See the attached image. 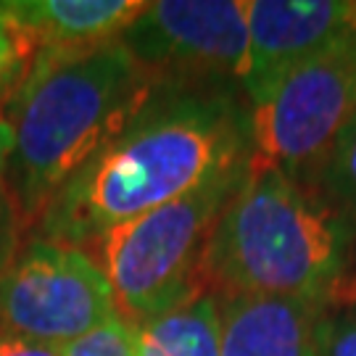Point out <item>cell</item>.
I'll return each mask as SVG.
<instances>
[{"label":"cell","mask_w":356,"mask_h":356,"mask_svg":"<svg viewBox=\"0 0 356 356\" xmlns=\"http://www.w3.org/2000/svg\"><path fill=\"white\" fill-rule=\"evenodd\" d=\"M251 156L248 103L229 88H156L51 198L35 238L85 248Z\"/></svg>","instance_id":"1"},{"label":"cell","mask_w":356,"mask_h":356,"mask_svg":"<svg viewBox=\"0 0 356 356\" xmlns=\"http://www.w3.org/2000/svg\"><path fill=\"white\" fill-rule=\"evenodd\" d=\"M38 56L35 42L19 24L0 11V111L22 88L29 66Z\"/></svg>","instance_id":"13"},{"label":"cell","mask_w":356,"mask_h":356,"mask_svg":"<svg viewBox=\"0 0 356 356\" xmlns=\"http://www.w3.org/2000/svg\"><path fill=\"white\" fill-rule=\"evenodd\" d=\"M248 0H159L119 42L159 88L243 90Z\"/></svg>","instance_id":"6"},{"label":"cell","mask_w":356,"mask_h":356,"mask_svg":"<svg viewBox=\"0 0 356 356\" xmlns=\"http://www.w3.org/2000/svg\"><path fill=\"white\" fill-rule=\"evenodd\" d=\"M356 116V38L306 58L248 106L251 161L314 185L332 145Z\"/></svg>","instance_id":"5"},{"label":"cell","mask_w":356,"mask_h":356,"mask_svg":"<svg viewBox=\"0 0 356 356\" xmlns=\"http://www.w3.org/2000/svg\"><path fill=\"white\" fill-rule=\"evenodd\" d=\"M245 19L248 53L243 92L248 106L277 85L291 69L351 35L346 0H248Z\"/></svg>","instance_id":"8"},{"label":"cell","mask_w":356,"mask_h":356,"mask_svg":"<svg viewBox=\"0 0 356 356\" xmlns=\"http://www.w3.org/2000/svg\"><path fill=\"white\" fill-rule=\"evenodd\" d=\"M8 138L6 129L0 124V275L13 261V256L19 254L22 243H24V227L16 211L11 185H8Z\"/></svg>","instance_id":"16"},{"label":"cell","mask_w":356,"mask_h":356,"mask_svg":"<svg viewBox=\"0 0 356 356\" xmlns=\"http://www.w3.org/2000/svg\"><path fill=\"white\" fill-rule=\"evenodd\" d=\"M61 356H135L132 325L122 314H114L82 338L66 343Z\"/></svg>","instance_id":"14"},{"label":"cell","mask_w":356,"mask_h":356,"mask_svg":"<svg viewBox=\"0 0 356 356\" xmlns=\"http://www.w3.org/2000/svg\"><path fill=\"white\" fill-rule=\"evenodd\" d=\"M159 88L122 42L82 53H38L0 111L8 185L24 235L51 198L116 138Z\"/></svg>","instance_id":"2"},{"label":"cell","mask_w":356,"mask_h":356,"mask_svg":"<svg viewBox=\"0 0 356 356\" xmlns=\"http://www.w3.org/2000/svg\"><path fill=\"white\" fill-rule=\"evenodd\" d=\"M135 356H222L219 296L201 291L188 301L132 325Z\"/></svg>","instance_id":"11"},{"label":"cell","mask_w":356,"mask_h":356,"mask_svg":"<svg viewBox=\"0 0 356 356\" xmlns=\"http://www.w3.org/2000/svg\"><path fill=\"white\" fill-rule=\"evenodd\" d=\"M348 225L314 188L251 161L216 222L204 282L216 296H272L348 306Z\"/></svg>","instance_id":"3"},{"label":"cell","mask_w":356,"mask_h":356,"mask_svg":"<svg viewBox=\"0 0 356 356\" xmlns=\"http://www.w3.org/2000/svg\"><path fill=\"white\" fill-rule=\"evenodd\" d=\"M222 356H314L312 332L325 309L272 296H219Z\"/></svg>","instance_id":"10"},{"label":"cell","mask_w":356,"mask_h":356,"mask_svg":"<svg viewBox=\"0 0 356 356\" xmlns=\"http://www.w3.org/2000/svg\"><path fill=\"white\" fill-rule=\"evenodd\" d=\"M314 356H356V306H327L317 314L312 332Z\"/></svg>","instance_id":"15"},{"label":"cell","mask_w":356,"mask_h":356,"mask_svg":"<svg viewBox=\"0 0 356 356\" xmlns=\"http://www.w3.org/2000/svg\"><path fill=\"white\" fill-rule=\"evenodd\" d=\"M0 356H61V348L29 341L0 327Z\"/></svg>","instance_id":"17"},{"label":"cell","mask_w":356,"mask_h":356,"mask_svg":"<svg viewBox=\"0 0 356 356\" xmlns=\"http://www.w3.org/2000/svg\"><path fill=\"white\" fill-rule=\"evenodd\" d=\"M327 204L356 227V116L346 124L312 185Z\"/></svg>","instance_id":"12"},{"label":"cell","mask_w":356,"mask_h":356,"mask_svg":"<svg viewBox=\"0 0 356 356\" xmlns=\"http://www.w3.org/2000/svg\"><path fill=\"white\" fill-rule=\"evenodd\" d=\"M116 312L101 267L85 248L29 238L0 275V327L64 348Z\"/></svg>","instance_id":"7"},{"label":"cell","mask_w":356,"mask_h":356,"mask_svg":"<svg viewBox=\"0 0 356 356\" xmlns=\"http://www.w3.org/2000/svg\"><path fill=\"white\" fill-rule=\"evenodd\" d=\"M143 0H0L38 53H82L119 42L143 13Z\"/></svg>","instance_id":"9"},{"label":"cell","mask_w":356,"mask_h":356,"mask_svg":"<svg viewBox=\"0 0 356 356\" xmlns=\"http://www.w3.org/2000/svg\"><path fill=\"white\" fill-rule=\"evenodd\" d=\"M348 32L356 38V0H348Z\"/></svg>","instance_id":"18"},{"label":"cell","mask_w":356,"mask_h":356,"mask_svg":"<svg viewBox=\"0 0 356 356\" xmlns=\"http://www.w3.org/2000/svg\"><path fill=\"white\" fill-rule=\"evenodd\" d=\"M248 161L209 177L195 191L122 222L92 245L129 325L151 319L206 291L204 259L219 216L238 191Z\"/></svg>","instance_id":"4"}]
</instances>
